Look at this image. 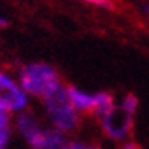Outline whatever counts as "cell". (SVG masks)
I'll return each mask as SVG.
<instances>
[{
    "label": "cell",
    "instance_id": "1",
    "mask_svg": "<svg viewBox=\"0 0 149 149\" xmlns=\"http://www.w3.org/2000/svg\"><path fill=\"white\" fill-rule=\"evenodd\" d=\"M42 104L45 116L54 129L67 134L79 126V112L75 111L69 97L67 87L62 82H57L49 89L47 94L42 97Z\"/></svg>",
    "mask_w": 149,
    "mask_h": 149
},
{
    "label": "cell",
    "instance_id": "2",
    "mask_svg": "<svg viewBox=\"0 0 149 149\" xmlns=\"http://www.w3.org/2000/svg\"><path fill=\"white\" fill-rule=\"evenodd\" d=\"M17 81L29 97L42 99L47 91L57 82H61L59 74L50 64L45 62H29L17 72Z\"/></svg>",
    "mask_w": 149,
    "mask_h": 149
},
{
    "label": "cell",
    "instance_id": "3",
    "mask_svg": "<svg viewBox=\"0 0 149 149\" xmlns=\"http://www.w3.org/2000/svg\"><path fill=\"white\" fill-rule=\"evenodd\" d=\"M29 107V95L17 79L0 69V109L8 114H19Z\"/></svg>",
    "mask_w": 149,
    "mask_h": 149
},
{
    "label": "cell",
    "instance_id": "4",
    "mask_svg": "<svg viewBox=\"0 0 149 149\" xmlns=\"http://www.w3.org/2000/svg\"><path fill=\"white\" fill-rule=\"evenodd\" d=\"M101 121L106 136H109L111 139H116V141H121V139H126L132 131L134 112L127 111L126 107H122L119 104L107 116H104Z\"/></svg>",
    "mask_w": 149,
    "mask_h": 149
},
{
    "label": "cell",
    "instance_id": "5",
    "mask_svg": "<svg viewBox=\"0 0 149 149\" xmlns=\"http://www.w3.org/2000/svg\"><path fill=\"white\" fill-rule=\"evenodd\" d=\"M15 129L20 134V137L27 142L30 148L37 146L44 137V132L47 127H42L40 121L37 119V116L30 111H22L15 116Z\"/></svg>",
    "mask_w": 149,
    "mask_h": 149
},
{
    "label": "cell",
    "instance_id": "6",
    "mask_svg": "<svg viewBox=\"0 0 149 149\" xmlns=\"http://www.w3.org/2000/svg\"><path fill=\"white\" fill-rule=\"evenodd\" d=\"M69 97L74 104V107L77 112H89L92 114L94 111V104H95V95L94 94H89V92H84L79 87L75 86H69L67 87Z\"/></svg>",
    "mask_w": 149,
    "mask_h": 149
},
{
    "label": "cell",
    "instance_id": "7",
    "mask_svg": "<svg viewBox=\"0 0 149 149\" xmlns=\"http://www.w3.org/2000/svg\"><path fill=\"white\" fill-rule=\"evenodd\" d=\"M95 104H94V111L92 114L95 117L102 119L104 116H107L112 109L116 107L114 104V95L109 94V92H95Z\"/></svg>",
    "mask_w": 149,
    "mask_h": 149
},
{
    "label": "cell",
    "instance_id": "8",
    "mask_svg": "<svg viewBox=\"0 0 149 149\" xmlns=\"http://www.w3.org/2000/svg\"><path fill=\"white\" fill-rule=\"evenodd\" d=\"M12 139V121L10 114L0 109V149H7Z\"/></svg>",
    "mask_w": 149,
    "mask_h": 149
},
{
    "label": "cell",
    "instance_id": "9",
    "mask_svg": "<svg viewBox=\"0 0 149 149\" xmlns=\"http://www.w3.org/2000/svg\"><path fill=\"white\" fill-rule=\"evenodd\" d=\"M81 2H86V3H91V5H95V7L114 8V3H112L111 0H81Z\"/></svg>",
    "mask_w": 149,
    "mask_h": 149
},
{
    "label": "cell",
    "instance_id": "10",
    "mask_svg": "<svg viewBox=\"0 0 149 149\" xmlns=\"http://www.w3.org/2000/svg\"><path fill=\"white\" fill-rule=\"evenodd\" d=\"M67 149H99V148H94V146L84 144V142H81V141H72V142H69Z\"/></svg>",
    "mask_w": 149,
    "mask_h": 149
},
{
    "label": "cell",
    "instance_id": "11",
    "mask_svg": "<svg viewBox=\"0 0 149 149\" xmlns=\"http://www.w3.org/2000/svg\"><path fill=\"white\" fill-rule=\"evenodd\" d=\"M121 149H141V148H139L136 142H127V144H124Z\"/></svg>",
    "mask_w": 149,
    "mask_h": 149
},
{
    "label": "cell",
    "instance_id": "12",
    "mask_svg": "<svg viewBox=\"0 0 149 149\" xmlns=\"http://www.w3.org/2000/svg\"><path fill=\"white\" fill-rule=\"evenodd\" d=\"M8 25V20L3 17V15H0V29H5Z\"/></svg>",
    "mask_w": 149,
    "mask_h": 149
},
{
    "label": "cell",
    "instance_id": "13",
    "mask_svg": "<svg viewBox=\"0 0 149 149\" xmlns=\"http://www.w3.org/2000/svg\"><path fill=\"white\" fill-rule=\"evenodd\" d=\"M30 149H52V148H47V146H35V148H30Z\"/></svg>",
    "mask_w": 149,
    "mask_h": 149
},
{
    "label": "cell",
    "instance_id": "14",
    "mask_svg": "<svg viewBox=\"0 0 149 149\" xmlns=\"http://www.w3.org/2000/svg\"><path fill=\"white\" fill-rule=\"evenodd\" d=\"M146 12H148V15H149V7H148V8H146Z\"/></svg>",
    "mask_w": 149,
    "mask_h": 149
}]
</instances>
